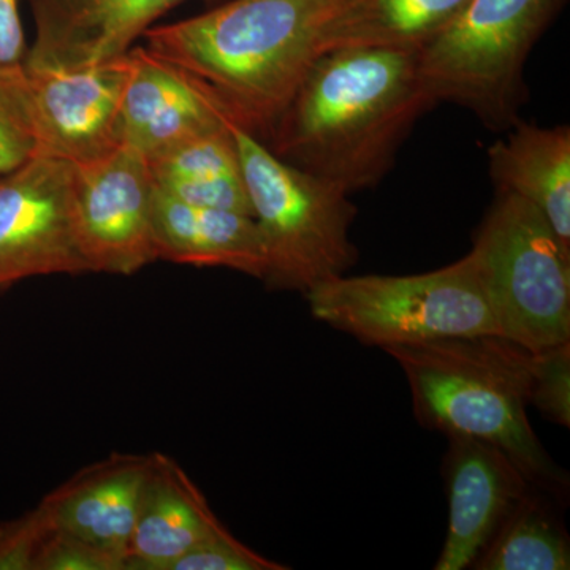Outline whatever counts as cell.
I'll return each mask as SVG.
<instances>
[{
  "label": "cell",
  "instance_id": "obj_1",
  "mask_svg": "<svg viewBox=\"0 0 570 570\" xmlns=\"http://www.w3.org/2000/svg\"><path fill=\"white\" fill-rule=\"evenodd\" d=\"M434 104L414 52L325 51L273 127L269 149L352 194L389 174L401 142Z\"/></svg>",
  "mask_w": 570,
  "mask_h": 570
},
{
  "label": "cell",
  "instance_id": "obj_2",
  "mask_svg": "<svg viewBox=\"0 0 570 570\" xmlns=\"http://www.w3.org/2000/svg\"><path fill=\"white\" fill-rule=\"evenodd\" d=\"M340 0H230L151 28L148 50L220 100L239 127L269 135L318 58V36Z\"/></svg>",
  "mask_w": 570,
  "mask_h": 570
},
{
  "label": "cell",
  "instance_id": "obj_3",
  "mask_svg": "<svg viewBox=\"0 0 570 570\" xmlns=\"http://www.w3.org/2000/svg\"><path fill=\"white\" fill-rule=\"evenodd\" d=\"M396 360L422 426L487 442L504 452L534 489L561 493L564 472L528 419L540 352L499 335L453 337L382 348Z\"/></svg>",
  "mask_w": 570,
  "mask_h": 570
},
{
  "label": "cell",
  "instance_id": "obj_4",
  "mask_svg": "<svg viewBox=\"0 0 570 570\" xmlns=\"http://www.w3.org/2000/svg\"><path fill=\"white\" fill-rule=\"evenodd\" d=\"M234 137L254 220L265 243V283L306 294L346 275L358 258L351 242L356 216L351 194L284 163L238 124Z\"/></svg>",
  "mask_w": 570,
  "mask_h": 570
},
{
  "label": "cell",
  "instance_id": "obj_5",
  "mask_svg": "<svg viewBox=\"0 0 570 570\" xmlns=\"http://www.w3.org/2000/svg\"><path fill=\"white\" fill-rule=\"evenodd\" d=\"M317 321L381 348L498 335L471 254L409 276H337L306 292Z\"/></svg>",
  "mask_w": 570,
  "mask_h": 570
},
{
  "label": "cell",
  "instance_id": "obj_6",
  "mask_svg": "<svg viewBox=\"0 0 570 570\" xmlns=\"http://www.w3.org/2000/svg\"><path fill=\"white\" fill-rule=\"evenodd\" d=\"M564 0H469L419 55L428 92L474 112L491 129L519 122L524 66Z\"/></svg>",
  "mask_w": 570,
  "mask_h": 570
},
{
  "label": "cell",
  "instance_id": "obj_7",
  "mask_svg": "<svg viewBox=\"0 0 570 570\" xmlns=\"http://www.w3.org/2000/svg\"><path fill=\"white\" fill-rule=\"evenodd\" d=\"M469 254L499 336L534 352L570 343V247L535 206L498 193Z\"/></svg>",
  "mask_w": 570,
  "mask_h": 570
},
{
  "label": "cell",
  "instance_id": "obj_8",
  "mask_svg": "<svg viewBox=\"0 0 570 570\" xmlns=\"http://www.w3.org/2000/svg\"><path fill=\"white\" fill-rule=\"evenodd\" d=\"M89 272L75 224L73 165L37 154L0 176V288Z\"/></svg>",
  "mask_w": 570,
  "mask_h": 570
},
{
  "label": "cell",
  "instance_id": "obj_9",
  "mask_svg": "<svg viewBox=\"0 0 570 570\" xmlns=\"http://www.w3.org/2000/svg\"><path fill=\"white\" fill-rule=\"evenodd\" d=\"M151 165L129 146L73 165V212L92 273L134 275L157 258L153 239Z\"/></svg>",
  "mask_w": 570,
  "mask_h": 570
},
{
  "label": "cell",
  "instance_id": "obj_10",
  "mask_svg": "<svg viewBox=\"0 0 570 570\" xmlns=\"http://www.w3.org/2000/svg\"><path fill=\"white\" fill-rule=\"evenodd\" d=\"M26 73L40 154L82 165L102 159L121 146L118 121L129 80L130 51L81 69H26Z\"/></svg>",
  "mask_w": 570,
  "mask_h": 570
},
{
  "label": "cell",
  "instance_id": "obj_11",
  "mask_svg": "<svg viewBox=\"0 0 570 570\" xmlns=\"http://www.w3.org/2000/svg\"><path fill=\"white\" fill-rule=\"evenodd\" d=\"M208 88L146 48L130 50V73L119 110V145L149 163L186 142L235 126Z\"/></svg>",
  "mask_w": 570,
  "mask_h": 570
},
{
  "label": "cell",
  "instance_id": "obj_12",
  "mask_svg": "<svg viewBox=\"0 0 570 570\" xmlns=\"http://www.w3.org/2000/svg\"><path fill=\"white\" fill-rule=\"evenodd\" d=\"M187 0H29L36 39L22 66L67 70L96 66L132 50L168 10Z\"/></svg>",
  "mask_w": 570,
  "mask_h": 570
},
{
  "label": "cell",
  "instance_id": "obj_13",
  "mask_svg": "<svg viewBox=\"0 0 570 570\" xmlns=\"http://www.w3.org/2000/svg\"><path fill=\"white\" fill-rule=\"evenodd\" d=\"M444 468L449 528L434 569L463 570L532 485L504 452L478 439L449 436Z\"/></svg>",
  "mask_w": 570,
  "mask_h": 570
},
{
  "label": "cell",
  "instance_id": "obj_14",
  "mask_svg": "<svg viewBox=\"0 0 570 570\" xmlns=\"http://www.w3.org/2000/svg\"><path fill=\"white\" fill-rule=\"evenodd\" d=\"M149 456L112 455L85 469L40 502L52 531L66 532L126 562Z\"/></svg>",
  "mask_w": 570,
  "mask_h": 570
},
{
  "label": "cell",
  "instance_id": "obj_15",
  "mask_svg": "<svg viewBox=\"0 0 570 570\" xmlns=\"http://www.w3.org/2000/svg\"><path fill=\"white\" fill-rule=\"evenodd\" d=\"M223 528L183 469L164 453H153L127 551V570H168L187 550Z\"/></svg>",
  "mask_w": 570,
  "mask_h": 570
},
{
  "label": "cell",
  "instance_id": "obj_16",
  "mask_svg": "<svg viewBox=\"0 0 570 570\" xmlns=\"http://www.w3.org/2000/svg\"><path fill=\"white\" fill-rule=\"evenodd\" d=\"M153 239L157 258L197 266H225L264 279L268 261L254 217L184 204L156 186Z\"/></svg>",
  "mask_w": 570,
  "mask_h": 570
},
{
  "label": "cell",
  "instance_id": "obj_17",
  "mask_svg": "<svg viewBox=\"0 0 570 570\" xmlns=\"http://www.w3.org/2000/svg\"><path fill=\"white\" fill-rule=\"evenodd\" d=\"M498 193L519 195L549 220L570 247V129L517 122L489 149Z\"/></svg>",
  "mask_w": 570,
  "mask_h": 570
},
{
  "label": "cell",
  "instance_id": "obj_18",
  "mask_svg": "<svg viewBox=\"0 0 570 570\" xmlns=\"http://www.w3.org/2000/svg\"><path fill=\"white\" fill-rule=\"evenodd\" d=\"M469 0H340L318 36V56L337 48L420 55Z\"/></svg>",
  "mask_w": 570,
  "mask_h": 570
},
{
  "label": "cell",
  "instance_id": "obj_19",
  "mask_svg": "<svg viewBox=\"0 0 570 570\" xmlns=\"http://www.w3.org/2000/svg\"><path fill=\"white\" fill-rule=\"evenodd\" d=\"M234 127L186 142L149 163L156 186L184 204L254 217Z\"/></svg>",
  "mask_w": 570,
  "mask_h": 570
},
{
  "label": "cell",
  "instance_id": "obj_20",
  "mask_svg": "<svg viewBox=\"0 0 570 570\" xmlns=\"http://www.w3.org/2000/svg\"><path fill=\"white\" fill-rule=\"evenodd\" d=\"M472 568L568 570L569 538L550 505L528 490L501 521Z\"/></svg>",
  "mask_w": 570,
  "mask_h": 570
},
{
  "label": "cell",
  "instance_id": "obj_21",
  "mask_svg": "<svg viewBox=\"0 0 570 570\" xmlns=\"http://www.w3.org/2000/svg\"><path fill=\"white\" fill-rule=\"evenodd\" d=\"M40 154L31 85L24 66H0V176Z\"/></svg>",
  "mask_w": 570,
  "mask_h": 570
},
{
  "label": "cell",
  "instance_id": "obj_22",
  "mask_svg": "<svg viewBox=\"0 0 570 570\" xmlns=\"http://www.w3.org/2000/svg\"><path fill=\"white\" fill-rule=\"evenodd\" d=\"M285 566L266 560L247 549L225 528L187 550L168 570H284Z\"/></svg>",
  "mask_w": 570,
  "mask_h": 570
},
{
  "label": "cell",
  "instance_id": "obj_23",
  "mask_svg": "<svg viewBox=\"0 0 570 570\" xmlns=\"http://www.w3.org/2000/svg\"><path fill=\"white\" fill-rule=\"evenodd\" d=\"M531 406L558 425H570V343L543 348Z\"/></svg>",
  "mask_w": 570,
  "mask_h": 570
},
{
  "label": "cell",
  "instance_id": "obj_24",
  "mask_svg": "<svg viewBox=\"0 0 570 570\" xmlns=\"http://www.w3.org/2000/svg\"><path fill=\"white\" fill-rule=\"evenodd\" d=\"M33 570H126V562L66 532L45 539Z\"/></svg>",
  "mask_w": 570,
  "mask_h": 570
},
{
  "label": "cell",
  "instance_id": "obj_25",
  "mask_svg": "<svg viewBox=\"0 0 570 570\" xmlns=\"http://www.w3.org/2000/svg\"><path fill=\"white\" fill-rule=\"evenodd\" d=\"M51 531L40 505L21 519L0 524V570H33Z\"/></svg>",
  "mask_w": 570,
  "mask_h": 570
},
{
  "label": "cell",
  "instance_id": "obj_26",
  "mask_svg": "<svg viewBox=\"0 0 570 570\" xmlns=\"http://www.w3.org/2000/svg\"><path fill=\"white\" fill-rule=\"evenodd\" d=\"M20 0H0V66H20L28 55Z\"/></svg>",
  "mask_w": 570,
  "mask_h": 570
}]
</instances>
